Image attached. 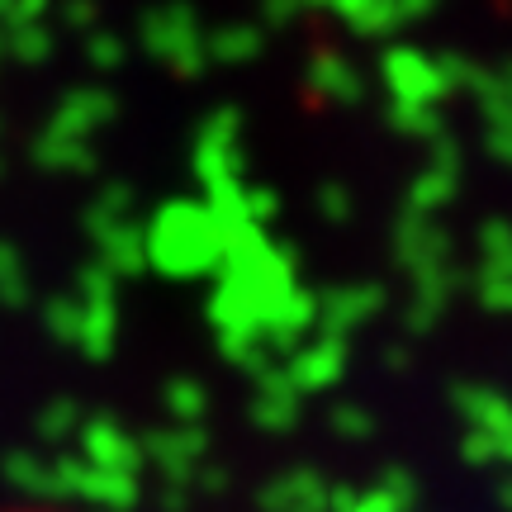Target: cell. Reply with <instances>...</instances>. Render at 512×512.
Instances as JSON below:
<instances>
[]
</instances>
